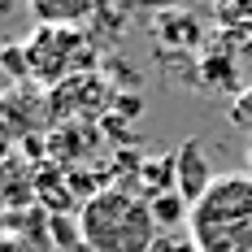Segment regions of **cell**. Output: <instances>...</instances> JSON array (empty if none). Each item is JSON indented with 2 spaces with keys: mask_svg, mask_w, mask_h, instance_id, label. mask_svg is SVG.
Masks as SVG:
<instances>
[{
  "mask_svg": "<svg viewBox=\"0 0 252 252\" xmlns=\"http://www.w3.org/2000/svg\"><path fill=\"white\" fill-rule=\"evenodd\" d=\"M78 226L87 252H152L161 239L152 204L139 200L130 187H104L100 196H92L78 209Z\"/></svg>",
  "mask_w": 252,
  "mask_h": 252,
  "instance_id": "cell-1",
  "label": "cell"
},
{
  "mask_svg": "<svg viewBox=\"0 0 252 252\" xmlns=\"http://www.w3.org/2000/svg\"><path fill=\"white\" fill-rule=\"evenodd\" d=\"M187 230L200 252H252V174H222L191 209Z\"/></svg>",
  "mask_w": 252,
  "mask_h": 252,
  "instance_id": "cell-2",
  "label": "cell"
},
{
  "mask_svg": "<svg viewBox=\"0 0 252 252\" xmlns=\"http://www.w3.org/2000/svg\"><path fill=\"white\" fill-rule=\"evenodd\" d=\"M26 44V65L35 87H61L74 74H92L100 65V44L83 26H35L22 39Z\"/></svg>",
  "mask_w": 252,
  "mask_h": 252,
  "instance_id": "cell-3",
  "label": "cell"
},
{
  "mask_svg": "<svg viewBox=\"0 0 252 252\" xmlns=\"http://www.w3.org/2000/svg\"><path fill=\"white\" fill-rule=\"evenodd\" d=\"M113 87L104 83L100 70H92V74H74L65 78L61 87H52L48 92V104H52V122H104L109 118V109H113ZM52 126V130H57Z\"/></svg>",
  "mask_w": 252,
  "mask_h": 252,
  "instance_id": "cell-4",
  "label": "cell"
},
{
  "mask_svg": "<svg viewBox=\"0 0 252 252\" xmlns=\"http://www.w3.org/2000/svg\"><path fill=\"white\" fill-rule=\"evenodd\" d=\"M0 118L13 130V139H35V135H48L52 126V104L48 92L35 87V83H18V87H4L0 92Z\"/></svg>",
  "mask_w": 252,
  "mask_h": 252,
  "instance_id": "cell-5",
  "label": "cell"
},
{
  "mask_svg": "<svg viewBox=\"0 0 252 252\" xmlns=\"http://www.w3.org/2000/svg\"><path fill=\"white\" fill-rule=\"evenodd\" d=\"M100 122H61L57 130L44 135V144H48V161L52 165H61V170H74L83 165L92 152L100 148Z\"/></svg>",
  "mask_w": 252,
  "mask_h": 252,
  "instance_id": "cell-6",
  "label": "cell"
},
{
  "mask_svg": "<svg viewBox=\"0 0 252 252\" xmlns=\"http://www.w3.org/2000/svg\"><path fill=\"white\" fill-rule=\"evenodd\" d=\"M152 35L170 52H200L209 44L204 18L196 9H161V13H152Z\"/></svg>",
  "mask_w": 252,
  "mask_h": 252,
  "instance_id": "cell-7",
  "label": "cell"
},
{
  "mask_svg": "<svg viewBox=\"0 0 252 252\" xmlns=\"http://www.w3.org/2000/svg\"><path fill=\"white\" fill-rule=\"evenodd\" d=\"M174 161H178V183H174V191L196 209V204L209 196V187L218 183L213 165H209V152H204L200 139H183L178 152H174Z\"/></svg>",
  "mask_w": 252,
  "mask_h": 252,
  "instance_id": "cell-8",
  "label": "cell"
},
{
  "mask_svg": "<svg viewBox=\"0 0 252 252\" xmlns=\"http://www.w3.org/2000/svg\"><path fill=\"white\" fill-rule=\"evenodd\" d=\"M35 204H39L44 213H70V209L78 204L61 165H52V161L35 165Z\"/></svg>",
  "mask_w": 252,
  "mask_h": 252,
  "instance_id": "cell-9",
  "label": "cell"
},
{
  "mask_svg": "<svg viewBox=\"0 0 252 252\" xmlns=\"http://www.w3.org/2000/svg\"><path fill=\"white\" fill-rule=\"evenodd\" d=\"M174 183H178V161H174V152L144 157V165H139V174H135V196L152 204L157 196L174 191Z\"/></svg>",
  "mask_w": 252,
  "mask_h": 252,
  "instance_id": "cell-10",
  "label": "cell"
},
{
  "mask_svg": "<svg viewBox=\"0 0 252 252\" xmlns=\"http://www.w3.org/2000/svg\"><path fill=\"white\" fill-rule=\"evenodd\" d=\"M35 26H83L96 18L92 0H31Z\"/></svg>",
  "mask_w": 252,
  "mask_h": 252,
  "instance_id": "cell-11",
  "label": "cell"
},
{
  "mask_svg": "<svg viewBox=\"0 0 252 252\" xmlns=\"http://www.w3.org/2000/svg\"><path fill=\"white\" fill-rule=\"evenodd\" d=\"M48 244L52 248H65V252H78L87 248L83 244V226H78V213H48Z\"/></svg>",
  "mask_w": 252,
  "mask_h": 252,
  "instance_id": "cell-12",
  "label": "cell"
},
{
  "mask_svg": "<svg viewBox=\"0 0 252 252\" xmlns=\"http://www.w3.org/2000/svg\"><path fill=\"white\" fill-rule=\"evenodd\" d=\"M213 22H218V31L248 35V39H252V0H230V4H218V9H213Z\"/></svg>",
  "mask_w": 252,
  "mask_h": 252,
  "instance_id": "cell-13",
  "label": "cell"
},
{
  "mask_svg": "<svg viewBox=\"0 0 252 252\" xmlns=\"http://www.w3.org/2000/svg\"><path fill=\"white\" fill-rule=\"evenodd\" d=\"M152 222H157V230L161 226H183V222H191V204L183 200L178 191H165V196H157L152 200Z\"/></svg>",
  "mask_w": 252,
  "mask_h": 252,
  "instance_id": "cell-14",
  "label": "cell"
},
{
  "mask_svg": "<svg viewBox=\"0 0 252 252\" xmlns=\"http://www.w3.org/2000/svg\"><path fill=\"white\" fill-rule=\"evenodd\" d=\"M0 70L13 78V87L18 83H31V65H26V44L22 39H4L0 44Z\"/></svg>",
  "mask_w": 252,
  "mask_h": 252,
  "instance_id": "cell-15",
  "label": "cell"
},
{
  "mask_svg": "<svg viewBox=\"0 0 252 252\" xmlns=\"http://www.w3.org/2000/svg\"><path fill=\"white\" fill-rule=\"evenodd\" d=\"M230 122L244 126V130H252V83L244 87V92H235V100H230Z\"/></svg>",
  "mask_w": 252,
  "mask_h": 252,
  "instance_id": "cell-16",
  "label": "cell"
},
{
  "mask_svg": "<svg viewBox=\"0 0 252 252\" xmlns=\"http://www.w3.org/2000/svg\"><path fill=\"white\" fill-rule=\"evenodd\" d=\"M52 244H39V239H22V235H9L0 230V252H48Z\"/></svg>",
  "mask_w": 252,
  "mask_h": 252,
  "instance_id": "cell-17",
  "label": "cell"
},
{
  "mask_svg": "<svg viewBox=\"0 0 252 252\" xmlns=\"http://www.w3.org/2000/svg\"><path fill=\"white\" fill-rule=\"evenodd\" d=\"M152 252H200L196 244H191V235L187 239H157V248Z\"/></svg>",
  "mask_w": 252,
  "mask_h": 252,
  "instance_id": "cell-18",
  "label": "cell"
},
{
  "mask_svg": "<svg viewBox=\"0 0 252 252\" xmlns=\"http://www.w3.org/2000/svg\"><path fill=\"white\" fill-rule=\"evenodd\" d=\"M13 144H18V139H13V130L4 126V118H0V165H4V161L13 157Z\"/></svg>",
  "mask_w": 252,
  "mask_h": 252,
  "instance_id": "cell-19",
  "label": "cell"
},
{
  "mask_svg": "<svg viewBox=\"0 0 252 252\" xmlns=\"http://www.w3.org/2000/svg\"><path fill=\"white\" fill-rule=\"evenodd\" d=\"M248 174H252V144H248Z\"/></svg>",
  "mask_w": 252,
  "mask_h": 252,
  "instance_id": "cell-20",
  "label": "cell"
},
{
  "mask_svg": "<svg viewBox=\"0 0 252 252\" xmlns=\"http://www.w3.org/2000/svg\"><path fill=\"white\" fill-rule=\"evenodd\" d=\"M248 48H252V44H248Z\"/></svg>",
  "mask_w": 252,
  "mask_h": 252,
  "instance_id": "cell-21",
  "label": "cell"
}]
</instances>
